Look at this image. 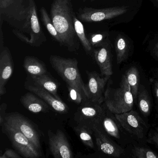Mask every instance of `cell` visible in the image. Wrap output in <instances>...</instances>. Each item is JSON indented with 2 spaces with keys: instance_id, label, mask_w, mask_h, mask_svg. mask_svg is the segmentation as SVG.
<instances>
[{
  "instance_id": "836d02e7",
  "label": "cell",
  "mask_w": 158,
  "mask_h": 158,
  "mask_svg": "<svg viewBox=\"0 0 158 158\" xmlns=\"http://www.w3.org/2000/svg\"><path fill=\"white\" fill-rule=\"evenodd\" d=\"M153 89H154V94H155V96L156 97V99H157V102L158 103V82L157 81H154V83H153Z\"/></svg>"
},
{
  "instance_id": "6da1fadb",
  "label": "cell",
  "mask_w": 158,
  "mask_h": 158,
  "mask_svg": "<svg viewBox=\"0 0 158 158\" xmlns=\"http://www.w3.org/2000/svg\"><path fill=\"white\" fill-rule=\"evenodd\" d=\"M72 0H53L50 17L60 37L62 46L70 52H76L80 48V41L75 30Z\"/></svg>"
},
{
  "instance_id": "4fadbf2b",
  "label": "cell",
  "mask_w": 158,
  "mask_h": 158,
  "mask_svg": "<svg viewBox=\"0 0 158 158\" xmlns=\"http://www.w3.org/2000/svg\"><path fill=\"white\" fill-rule=\"evenodd\" d=\"M14 64L9 48L3 47L0 49V98L6 93V86L12 75Z\"/></svg>"
},
{
  "instance_id": "d6a6232c",
  "label": "cell",
  "mask_w": 158,
  "mask_h": 158,
  "mask_svg": "<svg viewBox=\"0 0 158 158\" xmlns=\"http://www.w3.org/2000/svg\"><path fill=\"white\" fill-rule=\"evenodd\" d=\"M3 22L0 21V49L4 47V35L2 32V25Z\"/></svg>"
},
{
  "instance_id": "ba28073f",
  "label": "cell",
  "mask_w": 158,
  "mask_h": 158,
  "mask_svg": "<svg viewBox=\"0 0 158 158\" xmlns=\"http://www.w3.org/2000/svg\"><path fill=\"white\" fill-rule=\"evenodd\" d=\"M127 11V8L125 7H114L102 9L85 7L79 9L77 16L82 22L92 23L110 20L124 14Z\"/></svg>"
},
{
  "instance_id": "e575fe53",
  "label": "cell",
  "mask_w": 158,
  "mask_h": 158,
  "mask_svg": "<svg viewBox=\"0 0 158 158\" xmlns=\"http://www.w3.org/2000/svg\"><path fill=\"white\" fill-rule=\"evenodd\" d=\"M155 52L157 57H158V43L156 44L155 47Z\"/></svg>"
},
{
  "instance_id": "cb8c5ba5",
  "label": "cell",
  "mask_w": 158,
  "mask_h": 158,
  "mask_svg": "<svg viewBox=\"0 0 158 158\" xmlns=\"http://www.w3.org/2000/svg\"><path fill=\"white\" fill-rule=\"evenodd\" d=\"M139 108L141 112L145 115H148L150 112L151 105L148 91L143 86L140 85L137 97Z\"/></svg>"
},
{
  "instance_id": "8fae6325",
  "label": "cell",
  "mask_w": 158,
  "mask_h": 158,
  "mask_svg": "<svg viewBox=\"0 0 158 158\" xmlns=\"http://www.w3.org/2000/svg\"><path fill=\"white\" fill-rule=\"evenodd\" d=\"M48 134L50 151L54 158H73L71 145L62 130L58 129L55 133L48 130Z\"/></svg>"
},
{
  "instance_id": "2e32d148",
  "label": "cell",
  "mask_w": 158,
  "mask_h": 158,
  "mask_svg": "<svg viewBox=\"0 0 158 158\" xmlns=\"http://www.w3.org/2000/svg\"><path fill=\"white\" fill-rule=\"evenodd\" d=\"M94 55L102 75L111 76L113 74L112 64L110 50L108 44L103 43L99 48L95 49Z\"/></svg>"
},
{
  "instance_id": "9c48e42d",
  "label": "cell",
  "mask_w": 158,
  "mask_h": 158,
  "mask_svg": "<svg viewBox=\"0 0 158 158\" xmlns=\"http://www.w3.org/2000/svg\"><path fill=\"white\" fill-rule=\"evenodd\" d=\"M115 119L122 127L139 139L144 138L147 126L138 113L131 110L122 114H114Z\"/></svg>"
},
{
  "instance_id": "484cf974",
  "label": "cell",
  "mask_w": 158,
  "mask_h": 158,
  "mask_svg": "<svg viewBox=\"0 0 158 158\" xmlns=\"http://www.w3.org/2000/svg\"><path fill=\"white\" fill-rule=\"evenodd\" d=\"M102 125L104 130L108 135L114 138H120V129L115 119L111 116L107 115L106 114V116L102 121Z\"/></svg>"
},
{
  "instance_id": "9a60e30c",
  "label": "cell",
  "mask_w": 158,
  "mask_h": 158,
  "mask_svg": "<svg viewBox=\"0 0 158 158\" xmlns=\"http://www.w3.org/2000/svg\"><path fill=\"white\" fill-rule=\"evenodd\" d=\"M93 131L98 148L103 153L115 158H119L123 154L124 150L106 135L100 126L95 127Z\"/></svg>"
},
{
  "instance_id": "d4e9b609",
  "label": "cell",
  "mask_w": 158,
  "mask_h": 158,
  "mask_svg": "<svg viewBox=\"0 0 158 158\" xmlns=\"http://www.w3.org/2000/svg\"><path fill=\"white\" fill-rule=\"evenodd\" d=\"M116 60L118 64H121L127 59L129 52L128 45L124 39L118 37L115 42Z\"/></svg>"
},
{
  "instance_id": "8d00e7d4",
  "label": "cell",
  "mask_w": 158,
  "mask_h": 158,
  "mask_svg": "<svg viewBox=\"0 0 158 158\" xmlns=\"http://www.w3.org/2000/svg\"><path fill=\"white\" fill-rule=\"evenodd\" d=\"M157 131H157V133H158V128H157Z\"/></svg>"
},
{
  "instance_id": "44dd1931",
  "label": "cell",
  "mask_w": 158,
  "mask_h": 158,
  "mask_svg": "<svg viewBox=\"0 0 158 158\" xmlns=\"http://www.w3.org/2000/svg\"><path fill=\"white\" fill-rule=\"evenodd\" d=\"M126 77L131 88L134 100L137 99L139 87V73L135 66H132L126 72Z\"/></svg>"
},
{
  "instance_id": "7a4b0ae2",
  "label": "cell",
  "mask_w": 158,
  "mask_h": 158,
  "mask_svg": "<svg viewBox=\"0 0 158 158\" xmlns=\"http://www.w3.org/2000/svg\"><path fill=\"white\" fill-rule=\"evenodd\" d=\"M30 7V0H0V21L29 35Z\"/></svg>"
},
{
  "instance_id": "4dcf8cb0",
  "label": "cell",
  "mask_w": 158,
  "mask_h": 158,
  "mask_svg": "<svg viewBox=\"0 0 158 158\" xmlns=\"http://www.w3.org/2000/svg\"><path fill=\"white\" fill-rule=\"evenodd\" d=\"M8 105L5 102L2 103L0 106V126H2L5 122V118H6L7 114L6 113Z\"/></svg>"
},
{
  "instance_id": "ffe728a7",
  "label": "cell",
  "mask_w": 158,
  "mask_h": 158,
  "mask_svg": "<svg viewBox=\"0 0 158 158\" xmlns=\"http://www.w3.org/2000/svg\"><path fill=\"white\" fill-rule=\"evenodd\" d=\"M73 23L76 33L85 52L87 55H91L92 53V46L89 42V40L86 36L85 28L83 23L78 19L75 13L73 15Z\"/></svg>"
},
{
  "instance_id": "277c9868",
  "label": "cell",
  "mask_w": 158,
  "mask_h": 158,
  "mask_svg": "<svg viewBox=\"0 0 158 158\" xmlns=\"http://www.w3.org/2000/svg\"><path fill=\"white\" fill-rule=\"evenodd\" d=\"M51 65L66 83L81 90L88 100L86 85L83 82L75 58H66L58 55H51Z\"/></svg>"
},
{
  "instance_id": "4316f807",
  "label": "cell",
  "mask_w": 158,
  "mask_h": 158,
  "mask_svg": "<svg viewBox=\"0 0 158 158\" xmlns=\"http://www.w3.org/2000/svg\"><path fill=\"white\" fill-rule=\"evenodd\" d=\"M66 86L68 89L69 98L74 103L77 104H80L83 102L87 100L88 99L82 91L74 86L66 84Z\"/></svg>"
},
{
  "instance_id": "d590c367",
  "label": "cell",
  "mask_w": 158,
  "mask_h": 158,
  "mask_svg": "<svg viewBox=\"0 0 158 158\" xmlns=\"http://www.w3.org/2000/svg\"><path fill=\"white\" fill-rule=\"evenodd\" d=\"M91 1V2H94V1H97V0H90Z\"/></svg>"
},
{
  "instance_id": "52a82bcc",
  "label": "cell",
  "mask_w": 158,
  "mask_h": 158,
  "mask_svg": "<svg viewBox=\"0 0 158 158\" xmlns=\"http://www.w3.org/2000/svg\"><path fill=\"white\" fill-rule=\"evenodd\" d=\"M4 123L20 130L40 151L41 145L39 132L29 119L18 112L7 114Z\"/></svg>"
},
{
  "instance_id": "3957f363",
  "label": "cell",
  "mask_w": 158,
  "mask_h": 158,
  "mask_svg": "<svg viewBox=\"0 0 158 158\" xmlns=\"http://www.w3.org/2000/svg\"><path fill=\"white\" fill-rule=\"evenodd\" d=\"M105 105L114 114L123 113L132 110L134 98L125 75L122 76L120 86L117 88L107 87L104 93Z\"/></svg>"
},
{
  "instance_id": "83f0119b",
  "label": "cell",
  "mask_w": 158,
  "mask_h": 158,
  "mask_svg": "<svg viewBox=\"0 0 158 158\" xmlns=\"http://www.w3.org/2000/svg\"><path fill=\"white\" fill-rule=\"evenodd\" d=\"M132 157L135 158H158V155L149 149L136 147L132 151Z\"/></svg>"
},
{
  "instance_id": "603a6c76",
  "label": "cell",
  "mask_w": 158,
  "mask_h": 158,
  "mask_svg": "<svg viewBox=\"0 0 158 158\" xmlns=\"http://www.w3.org/2000/svg\"><path fill=\"white\" fill-rule=\"evenodd\" d=\"M73 129L85 146L94 148V144L92 136L93 130L85 126L79 124L74 127Z\"/></svg>"
},
{
  "instance_id": "8992f818",
  "label": "cell",
  "mask_w": 158,
  "mask_h": 158,
  "mask_svg": "<svg viewBox=\"0 0 158 158\" xmlns=\"http://www.w3.org/2000/svg\"><path fill=\"white\" fill-rule=\"evenodd\" d=\"M2 132L9 138L14 148L24 158H39L42 156L41 151L17 128L4 123Z\"/></svg>"
},
{
  "instance_id": "d6986e66",
  "label": "cell",
  "mask_w": 158,
  "mask_h": 158,
  "mask_svg": "<svg viewBox=\"0 0 158 158\" xmlns=\"http://www.w3.org/2000/svg\"><path fill=\"white\" fill-rule=\"evenodd\" d=\"M33 83L43 88L56 97L58 99L62 101L58 93L59 84L48 73L40 76H30Z\"/></svg>"
},
{
  "instance_id": "7402d4cb",
  "label": "cell",
  "mask_w": 158,
  "mask_h": 158,
  "mask_svg": "<svg viewBox=\"0 0 158 158\" xmlns=\"http://www.w3.org/2000/svg\"><path fill=\"white\" fill-rule=\"evenodd\" d=\"M40 12L41 14V20L48 32L53 40L58 42L60 46H62V43L60 37L55 28L52 20L49 15L47 10L44 7H42L40 9Z\"/></svg>"
},
{
  "instance_id": "74e56055",
  "label": "cell",
  "mask_w": 158,
  "mask_h": 158,
  "mask_svg": "<svg viewBox=\"0 0 158 158\" xmlns=\"http://www.w3.org/2000/svg\"></svg>"
},
{
  "instance_id": "7c38bea8",
  "label": "cell",
  "mask_w": 158,
  "mask_h": 158,
  "mask_svg": "<svg viewBox=\"0 0 158 158\" xmlns=\"http://www.w3.org/2000/svg\"><path fill=\"white\" fill-rule=\"evenodd\" d=\"M29 15V44L32 47H39L47 41L38 16L37 6L34 0H30Z\"/></svg>"
},
{
  "instance_id": "5bb4252c",
  "label": "cell",
  "mask_w": 158,
  "mask_h": 158,
  "mask_svg": "<svg viewBox=\"0 0 158 158\" xmlns=\"http://www.w3.org/2000/svg\"><path fill=\"white\" fill-rule=\"evenodd\" d=\"M26 89L35 93L37 96L45 101L55 111L61 114L67 113L69 107L63 101L58 99L49 91L34 83H25Z\"/></svg>"
},
{
  "instance_id": "ac0fdd59",
  "label": "cell",
  "mask_w": 158,
  "mask_h": 158,
  "mask_svg": "<svg viewBox=\"0 0 158 158\" xmlns=\"http://www.w3.org/2000/svg\"><path fill=\"white\" fill-rule=\"evenodd\" d=\"M23 67L30 76H40L48 73L45 64L35 56H26L24 60Z\"/></svg>"
},
{
  "instance_id": "1f68e13d",
  "label": "cell",
  "mask_w": 158,
  "mask_h": 158,
  "mask_svg": "<svg viewBox=\"0 0 158 158\" xmlns=\"http://www.w3.org/2000/svg\"><path fill=\"white\" fill-rule=\"evenodd\" d=\"M149 140L150 143L154 144L158 148V133L155 132L150 137Z\"/></svg>"
},
{
  "instance_id": "e0dca14e",
  "label": "cell",
  "mask_w": 158,
  "mask_h": 158,
  "mask_svg": "<svg viewBox=\"0 0 158 158\" xmlns=\"http://www.w3.org/2000/svg\"><path fill=\"white\" fill-rule=\"evenodd\" d=\"M20 102L25 108L33 113L48 112L51 108L45 101L33 92H27L22 96Z\"/></svg>"
},
{
  "instance_id": "30bf717a",
  "label": "cell",
  "mask_w": 158,
  "mask_h": 158,
  "mask_svg": "<svg viewBox=\"0 0 158 158\" xmlns=\"http://www.w3.org/2000/svg\"><path fill=\"white\" fill-rule=\"evenodd\" d=\"M88 83L86 85L88 100L102 104L104 102L105 86L111 76L100 75L95 71H86Z\"/></svg>"
},
{
  "instance_id": "5b68a950",
  "label": "cell",
  "mask_w": 158,
  "mask_h": 158,
  "mask_svg": "<svg viewBox=\"0 0 158 158\" xmlns=\"http://www.w3.org/2000/svg\"><path fill=\"white\" fill-rule=\"evenodd\" d=\"M106 111L101 104L87 100L83 102L74 115V120L77 124L85 126L93 130L96 126L102 124Z\"/></svg>"
},
{
  "instance_id": "f1b7e54d",
  "label": "cell",
  "mask_w": 158,
  "mask_h": 158,
  "mask_svg": "<svg viewBox=\"0 0 158 158\" xmlns=\"http://www.w3.org/2000/svg\"><path fill=\"white\" fill-rule=\"evenodd\" d=\"M104 38L103 34L97 33L91 34L89 40L92 47H100L103 44L101 43L103 41Z\"/></svg>"
},
{
  "instance_id": "f546056e",
  "label": "cell",
  "mask_w": 158,
  "mask_h": 158,
  "mask_svg": "<svg viewBox=\"0 0 158 158\" xmlns=\"http://www.w3.org/2000/svg\"><path fill=\"white\" fill-rule=\"evenodd\" d=\"M22 156L11 149L7 148L0 158H21Z\"/></svg>"
}]
</instances>
